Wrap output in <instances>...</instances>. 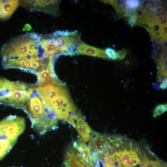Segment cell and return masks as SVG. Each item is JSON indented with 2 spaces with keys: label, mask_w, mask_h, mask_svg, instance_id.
Instances as JSON below:
<instances>
[{
  "label": "cell",
  "mask_w": 167,
  "mask_h": 167,
  "mask_svg": "<svg viewBox=\"0 0 167 167\" xmlns=\"http://www.w3.org/2000/svg\"><path fill=\"white\" fill-rule=\"evenodd\" d=\"M167 24L166 15L158 18L156 20V25L162 27Z\"/></svg>",
  "instance_id": "cell-18"
},
{
  "label": "cell",
  "mask_w": 167,
  "mask_h": 167,
  "mask_svg": "<svg viewBox=\"0 0 167 167\" xmlns=\"http://www.w3.org/2000/svg\"><path fill=\"white\" fill-rule=\"evenodd\" d=\"M66 121L76 128L83 140L85 142L88 141L91 129L88 124L78 113L71 116Z\"/></svg>",
  "instance_id": "cell-8"
},
{
  "label": "cell",
  "mask_w": 167,
  "mask_h": 167,
  "mask_svg": "<svg viewBox=\"0 0 167 167\" xmlns=\"http://www.w3.org/2000/svg\"><path fill=\"white\" fill-rule=\"evenodd\" d=\"M126 13L135 11L141 5V2L139 0H127L125 2Z\"/></svg>",
  "instance_id": "cell-13"
},
{
  "label": "cell",
  "mask_w": 167,
  "mask_h": 167,
  "mask_svg": "<svg viewBox=\"0 0 167 167\" xmlns=\"http://www.w3.org/2000/svg\"><path fill=\"white\" fill-rule=\"evenodd\" d=\"M136 154L135 151L131 150H129L126 149L117 152L118 157L122 163L124 164L128 160Z\"/></svg>",
  "instance_id": "cell-12"
},
{
  "label": "cell",
  "mask_w": 167,
  "mask_h": 167,
  "mask_svg": "<svg viewBox=\"0 0 167 167\" xmlns=\"http://www.w3.org/2000/svg\"><path fill=\"white\" fill-rule=\"evenodd\" d=\"M19 0H0V19L9 18L18 7Z\"/></svg>",
  "instance_id": "cell-10"
},
{
  "label": "cell",
  "mask_w": 167,
  "mask_h": 167,
  "mask_svg": "<svg viewBox=\"0 0 167 167\" xmlns=\"http://www.w3.org/2000/svg\"><path fill=\"white\" fill-rule=\"evenodd\" d=\"M105 167H114L111 166H105Z\"/></svg>",
  "instance_id": "cell-23"
},
{
  "label": "cell",
  "mask_w": 167,
  "mask_h": 167,
  "mask_svg": "<svg viewBox=\"0 0 167 167\" xmlns=\"http://www.w3.org/2000/svg\"><path fill=\"white\" fill-rule=\"evenodd\" d=\"M167 78L163 80L160 85V88L162 90H165L167 88Z\"/></svg>",
  "instance_id": "cell-20"
},
{
  "label": "cell",
  "mask_w": 167,
  "mask_h": 167,
  "mask_svg": "<svg viewBox=\"0 0 167 167\" xmlns=\"http://www.w3.org/2000/svg\"><path fill=\"white\" fill-rule=\"evenodd\" d=\"M167 104H161L156 106L153 112V117H156L159 116L167 111Z\"/></svg>",
  "instance_id": "cell-14"
},
{
  "label": "cell",
  "mask_w": 167,
  "mask_h": 167,
  "mask_svg": "<svg viewBox=\"0 0 167 167\" xmlns=\"http://www.w3.org/2000/svg\"><path fill=\"white\" fill-rule=\"evenodd\" d=\"M152 85L153 89L159 91L160 88L157 84L154 83H152Z\"/></svg>",
  "instance_id": "cell-22"
},
{
  "label": "cell",
  "mask_w": 167,
  "mask_h": 167,
  "mask_svg": "<svg viewBox=\"0 0 167 167\" xmlns=\"http://www.w3.org/2000/svg\"><path fill=\"white\" fill-rule=\"evenodd\" d=\"M28 115L32 126L41 134L56 128L57 118L51 107L41 99L34 88L23 109Z\"/></svg>",
  "instance_id": "cell-2"
},
{
  "label": "cell",
  "mask_w": 167,
  "mask_h": 167,
  "mask_svg": "<svg viewBox=\"0 0 167 167\" xmlns=\"http://www.w3.org/2000/svg\"><path fill=\"white\" fill-rule=\"evenodd\" d=\"M77 54L84 55L102 58L109 60L105 51L102 49L89 45L81 42L77 48Z\"/></svg>",
  "instance_id": "cell-9"
},
{
  "label": "cell",
  "mask_w": 167,
  "mask_h": 167,
  "mask_svg": "<svg viewBox=\"0 0 167 167\" xmlns=\"http://www.w3.org/2000/svg\"><path fill=\"white\" fill-rule=\"evenodd\" d=\"M155 59L158 66L157 81L160 83L167 78L166 49H164L161 55Z\"/></svg>",
  "instance_id": "cell-11"
},
{
  "label": "cell",
  "mask_w": 167,
  "mask_h": 167,
  "mask_svg": "<svg viewBox=\"0 0 167 167\" xmlns=\"http://www.w3.org/2000/svg\"><path fill=\"white\" fill-rule=\"evenodd\" d=\"M27 85L0 77V104L17 108L24 96L23 89Z\"/></svg>",
  "instance_id": "cell-5"
},
{
  "label": "cell",
  "mask_w": 167,
  "mask_h": 167,
  "mask_svg": "<svg viewBox=\"0 0 167 167\" xmlns=\"http://www.w3.org/2000/svg\"><path fill=\"white\" fill-rule=\"evenodd\" d=\"M60 0H21L19 4L31 11H42L57 16L60 14Z\"/></svg>",
  "instance_id": "cell-6"
},
{
  "label": "cell",
  "mask_w": 167,
  "mask_h": 167,
  "mask_svg": "<svg viewBox=\"0 0 167 167\" xmlns=\"http://www.w3.org/2000/svg\"><path fill=\"white\" fill-rule=\"evenodd\" d=\"M25 128L24 119L16 115L0 121V161L9 152Z\"/></svg>",
  "instance_id": "cell-3"
},
{
  "label": "cell",
  "mask_w": 167,
  "mask_h": 167,
  "mask_svg": "<svg viewBox=\"0 0 167 167\" xmlns=\"http://www.w3.org/2000/svg\"><path fill=\"white\" fill-rule=\"evenodd\" d=\"M73 146L74 148L71 147L69 148L67 152L85 166L93 167L90 150L85 143L81 140H79L74 142Z\"/></svg>",
  "instance_id": "cell-7"
},
{
  "label": "cell",
  "mask_w": 167,
  "mask_h": 167,
  "mask_svg": "<svg viewBox=\"0 0 167 167\" xmlns=\"http://www.w3.org/2000/svg\"><path fill=\"white\" fill-rule=\"evenodd\" d=\"M49 34L61 55L73 56L77 54V47L82 42L78 31H58Z\"/></svg>",
  "instance_id": "cell-4"
},
{
  "label": "cell",
  "mask_w": 167,
  "mask_h": 167,
  "mask_svg": "<svg viewBox=\"0 0 167 167\" xmlns=\"http://www.w3.org/2000/svg\"><path fill=\"white\" fill-rule=\"evenodd\" d=\"M142 167H166V166L158 161L147 160Z\"/></svg>",
  "instance_id": "cell-15"
},
{
  "label": "cell",
  "mask_w": 167,
  "mask_h": 167,
  "mask_svg": "<svg viewBox=\"0 0 167 167\" xmlns=\"http://www.w3.org/2000/svg\"><path fill=\"white\" fill-rule=\"evenodd\" d=\"M141 163V161L136 154L128 160L124 164L128 167H131Z\"/></svg>",
  "instance_id": "cell-16"
},
{
  "label": "cell",
  "mask_w": 167,
  "mask_h": 167,
  "mask_svg": "<svg viewBox=\"0 0 167 167\" xmlns=\"http://www.w3.org/2000/svg\"><path fill=\"white\" fill-rule=\"evenodd\" d=\"M118 59L122 60L123 59L126 54V51L124 49H122L121 51H117Z\"/></svg>",
  "instance_id": "cell-19"
},
{
  "label": "cell",
  "mask_w": 167,
  "mask_h": 167,
  "mask_svg": "<svg viewBox=\"0 0 167 167\" xmlns=\"http://www.w3.org/2000/svg\"><path fill=\"white\" fill-rule=\"evenodd\" d=\"M96 167H105L104 162L100 159H98L96 162Z\"/></svg>",
  "instance_id": "cell-21"
},
{
  "label": "cell",
  "mask_w": 167,
  "mask_h": 167,
  "mask_svg": "<svg viewBox=\"0 0 167 167\" xmlns=\"http://www.w3.org/2000/svg\"><path fill=\"white\" fill-rule=\"evenodd\" d=\"M105 54L109 58L113 60H118L117 54V51L111 48H106L105 50Z\"/></svg>",
  "instance_id": "cell-17"
},
{
  "label": "cell",
  "mask_w": 167,
  "mask_h": 167,
  "mask_svg": "<svg viewBox=\"0 0 167 167\" xmlns=\"http://www.w3.org/2000/svg\"><path fill=\"white\" fill-rule=\"evenodd\" d=\"M2 65L4 69L17 68L31 72L36 62L50 65L52 59L45 35L28 32L18 36L2 47Z\"/></svg>",
  "instance_id": "cell-1"
}]
</instances>
